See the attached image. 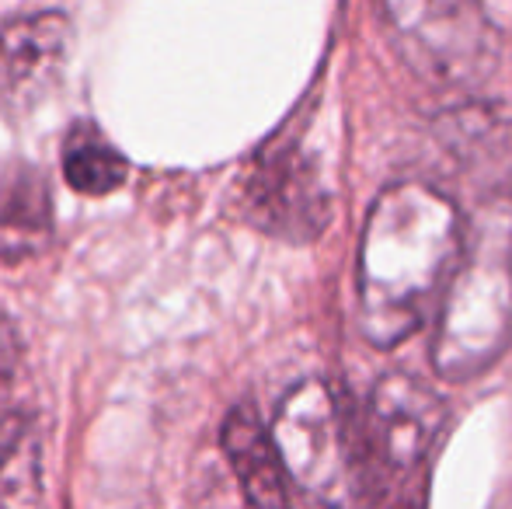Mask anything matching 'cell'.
<instances>
[{"label": "cell", "mask_w": 512, "mask_h": 509, "mask_svg": "<svg viewBox=\"0 0 512 509\" xmlns=\"http://www.w3.org/2000/svg\"><path fill=\"white\" fill-rule=\"evenodd\" d=\"M394 46L432 84H474L492 70L495 39L481 0H384Z\"/></svg>", "instance_id": "cell-3"}, {"label": "cell", "mask_w": 512, "mask_h": 509, "mask_svg": "<svg viewBox=\"0 0 512 509\" xmlns=\"http://www.w3.org/2000/svg\"><path fill=\"white\" fill-rule=\"evenodd\" d=\"M126 157L95 126H74L63 143V178L81 196H108L126 182Z\"/></svg>", "instance_id": "cell-11"}, {"label": "cell", "mask_w": 512, "mask_h": 509, "mask_svg": "<svg viewBox=\"0 0 512 509\" xmlns=\"http://www.w3.org/2000/svg\"><path fill=\"white\" fill-rule=\"evenodd\" d=\"M70 21L56 11L28 14L0 25V95L28 98L49 88L63 67Z\"/></svg>", "instance_id": "cell-7"}, {"label": "cell", "mask_w": 512, "mask_h": 509, "mask_svg": "<svg viewBox=\"0 0 512 509\" xmlns=\"http://www.w3.org/2000/svg\"><path fill=\"white\" fill-rule=\"evenodd\" d=\"M272 440L283 457L286 478L324 509H345L349 499V447L338 405L328 384L300 381L279 401Z\"/></svg>", "instance_id": "cell-4"}, {"label": "cell", "mask_w": 512, "mask_h": 509, "mask_svg": "<svg viewBox=\"0 0 512 509\" xmlns=\"http://www.w3.org/2000/svg\"><path fill=\"white\" fill-rule=\"evenodd\" d=\"M223 454L234 468L241 492L255 509L286 506V468L272 440V429L262 426L248 405H237L223 422Z\"/></svg>", "instance_id": "cell-8"}, {"label": "cell", "mask_w": 512, "mask_h": 509, "mask_svg": "<svg viewBox=\"0 0 512 509\" xmlns=\"http://www.w3.org/2000/svg\"><path fill=\"white\" fill-rule=\"evenodd\" d=\"M53 227V206L42 175L28 164L0 171V252H28Z\"/></svg>", "instance_id": "cell-9"}, {"label": "cell", "mask_w": 512, "mask_h": 509, "mask_svg": "<svg viewBox=\"0 0 512 509\" xmlns=\"http://www.w3.org/2000/svg\"><path fill=\"white\" fill-rule=\"evenodd\" d=\"M328 192L314 157L300 140H276L244 182V210L262 231L286 241H310L328 220Z\"/></svg>", "instance_id": "cell-5"}, {"label": "cell", "mask_w": 512, "mask_h": 509, "mask_svg": "<svg viewBox=\"0 0 512 509\" xmlns=\"http://www.w3.org/2000/svg\"><path fill=\"white\" fill-rule=\"evenodd\" d=\"M467 224L457 203L425 182L384 189L366 217L359 245V328L366 342L391 349L425 318L464 248Z\"/></svg>", "instance_id": "cell-1"}, {"label": "cell", "mask_w": 512, "mask_h": 509, "mask_svg": "<svg viewBox=\"0 0 512 509\" xmlns=\"http://www.w3.org/2000/svg\"><path fill=\"white\" fill-rule=\"evenodd\" d=\"M14 360H18V346H14V332L4 318H0V387L7 384L14 370Z\"/></svg>", "instance_id": "cell-12"}, {"label": "cell", "mask_w": 512, "mask_h": 509, "mask_svg": "<svg viewBox=\"0 0 512 509\" xmlns=\"http://www.w3.org/2000/svg\"><path fill=\"white\" fill-rule=\"evenodd\" d=\"M0 509H46L42 443L21 415L0 426Z\"/></svg>", "instance_id": "cell-10"}, {"label": "cell", "mask_w": 512, "mask_h": 509, "mask_svg": "<svg viewBox=\"0 0 512 509\" xmlns=\"http://www.w3.org/2000/svg\"><path fill=\"white\" fill-rule=\"evenodd\" d=\"M370 422V447L377 450L380 464L398 475L422 468L429 450L436 447L446 426V408L418 377L391 370L370 391L366 401Z\"/></svg>", "instance_id": "cell-6"}, {"label": "cell", "mask_w": 512, "mask_h": 509, "mask_svg": "<svg viewBox=\"0 0 512 509\" xmlns=\"http://www.w3.org/2000/svg\"><path fill=\"white\" fill-rule=\"evenodd\" d=\"M512 346V196L485 199L464 231V248L439 304L432 367L464 384L492 370Z\"/></svg>", "instance_id": "cell-2"}]
</instances>
